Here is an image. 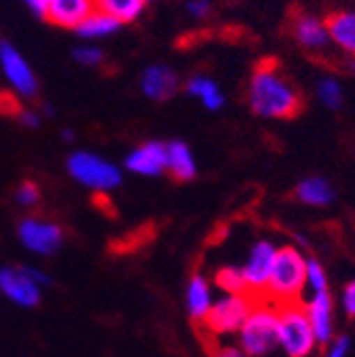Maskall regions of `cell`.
I'll return each mask as SVG.
<instances>
[{"instance_id": "cell-34", "label": "cell", "mask_w": 355, "mask_h": 357, "mask_svg": "<svg viewBox=\"0 0 355 357\" xmlns=\"http://www.w3.org/2000/svg\"><path fill=\"white\" fill-rule=\"evenodd\" d=\"M24 5L38 17L45 15V7H47V0H24Z\"/></svg>"}, {"instance_id": "cell-31", "label": "cell", "mask_w": 355, "mask_h": 357, "mask_svg": "<svg viewBox=\"0 0 355 357\" xmlns=\"http://www.w3.org/2000/svg\"><path fill=\"white\" fill-rule=\"evenodd\" d=\"M188 13L196 20H204L211 13V0H188Z\"/></svg>"}, {"instance_id": "cell-17", "label": "cell", "mask_w": 355, "mask_h": 357, "mask_svg": "<svg viewBox=\"0 0 355 357\" xmlns=\"http://www.w3.org/2000/svg\"><path fill=\"white\" fill-rule=\"evenodd\" d=\"M166 172L176 181H192L198 174V162L194 151L183 141L166 143Z\"/></svg>"}, {"instance_id": "cell-21", "label": "cell", "mask_w": 355, "mask_h": 357, "mask_svg": "<svg viewBox=\"0 0 355 357\" xmlns=\"http://www.w3.org/2000/svg\"><path fill=\"white\" fill-rule=\"evenodd\" d=\"M145 5H147L145 0H94L96 11L107 13L121 26L137 22L143 15Z\"/></svg>"}, {"instance_id": "cell-8", "label": "cell", "mask_w": 355, "mask_h": 357, "mask_svg": "<svg viewBox=\"0 0 355 357\" xmlns=\"http://www.w3.org/2000/svg\"><path fill=\"white\" fill-rule=\"evenodd\" d=\"M289 34L296 40V45L300 50H304L310 56H328L330 47H334L330 34H328V26L326 20L306 13V11H292L289 15Z\"/></svg>"}, {"instance_id": "cell-3", "label": "cell", "mask_w": 355, "mask_h": 357, "mask_svg": "<svg viewBox=\"0 0 355 357\" xmlns=\"http://www.w3.org/2000/svg\"><path fill=\"white\" fill-rule=\"evenodd\" d=\"M236 347L247 357H269L279 351V306L266 298L255 300L245 324L236 332Z\"/></svg>"}, {"instance_id": "cell-26", "label": "cell", "mask_w": 355, "mask_h": 357, "mask_svg": "<svg viewBox=\"0 0 355 357\" xmlns=\"http://www.w3.org/2000/svg\"><path fill=\"white\" fill-rule=\"evenodd\" d=\"M73 58L77 64L85 66V68H96L103 64L105 60V54L100 47H96V45H81V47H77L73 52Z\"/></svg>"}, {"instance_id": "cell-25", "label": "cell", "mask_w": 355, "mask_h": 357, "mask_svg": "<svg viewBox=\"0 0 355 357\" xmlns=\"http://www.w3.org/2000/svg\"><path fill=\"white\" fill-rule=\"evenodd\" d=\"M304 281H306V289H310V294L328 291V273H326V268L322 266L319 259L306 257V275H304Z\"/></svg>"}, {"instance_id": "cell-36", "label": "cell", "mask_w": 355, "mask_h": 357, "mask_svg": "<svg viewBox=\"0 0 355 357\" xmlns=\"http://www.w3.org/2000/svg\"><path fill=\"white\" fill-rule=\"evenodd\" d=\"M145 3H153V0H145Z\"/></svg>"}, {"instance_id": "cell-1", "label": "cell", "mask_w": 355, "mask_h": 357, "mask_svg": "<svg viewBox=\"0 0 355 357\" xmlns=\"http://www.w3.org/2000/svg\"><path fill=\"white\" fill-rule=\"evenodd\" d=\"M247 105L264 119H292L304 109V98L277 60H264L249 77Z\"/></svg>"}, {"instance_id": "cell-16", "label": "cell", "mask_w": 355, "mask_h": 357, "mask_svg": "<svg viewBox=\"0 0 355 357\" xmlns=\"http://www.w3.org/2000/svg\"><path fill=\"white\" fill-rule=\"evenodd\" d=\"M213 283L204 277V275H194L190 277L188 285H186V310L188 317L202 326L209 310L215 302V294H213Z\"/></svg>"}, {"instance_id": "cell-10", "label": "cell", "mask_w": 355, "mask_h": 357, "mask_svg": "<svg viewBox=\"0 0 355 357\" xmlns=\"http://www.w3.org/2000/svg\"><path fill=\"white\" fill-rule=\"evenodd\" d=\"M0 70L17 96L32 98L38 92V81L30 62L9 40H0Z\"/></svg>"}, {"instance_id": "cell-18", "label": "cell", "mask_w": 355, "mask_h": 357, "mask_svg": "<svg viewBox=\"0 0 355 357\" xmlns=\"http://www.w3.org/2000/svg\"><path fill=\"white\" fill-rule=\"evenodd\" d=\"M330 40L340 54L355 58V11H336L326 17Z\"/></svg>"}, {"instance_id": "cell-14", "label": "cell", "mask_w": 355, "mask_h": 357, "mask_svg": "<svg viewBox=\"0 0 355 357\" xmlns=\"http://www.w3.org/2000/svg\"><path fill=\"white\" fill-rule=\"evenodd\" d=\"M141 92L156 102H164L179 89V77L166 64H151L141 75Z\"/></svg>"}, {"instance_id": "cell-35", "label": "cell", "mask_w": 355, "mask_h": 357, "mask_svg": "<svg viewBox=\"0 0 355 357\" xmlns=\"http://www.w3.org/2000/svg\"><path fill=\"white\" fill-rule=\"evenodd\" d=\"M64 134V141H73V130H62Z\"/></svg>"}, {"instance_id": "cell-7", "label": "cell", "mask_w": 355, "mask_h": 357, "mask_svg": "<svg viewBox=\"0 0 355 357\" xmlns=\"http://www.w3.org/2000/svg\"><path fill=\"white\" fill-rule=\"evenodd\" d=\"M20 245L36 255V257H52L64 245V228L58 221L43 217V215H26L20 219L15 228Z\"/></svg>"}, {"instance_id": "cell-33", "label": "cell", "mask_w": 355, "mask_h": 357, "mask_svg": "<svg viewBox=\"0 0 355 357\" xmlns=\"http://www.w3.org/2000/svg\"><path fill=\"white\" fill-rule=\"evenodd\" d=\"M213 357H247L236 344L234 347H226V344H221L213 351Z\"/></svg>"}, {"instance_id": "cell-24", "label": "cell", "mask_w": 355, "mask_h": 357, "mask_svg": "<svg viewBox=\"0 0 355 357\" xmlns=\"http://www.w3.org/2000/svg\"><path fill=\"white\" fill-rule=\"evenodd\" d=\"M317 98H319V102L324 107H328L332 111H338L345 105V92H342V87L332 77H326V79H322L317 83Z\"/></svg>"}, {"instance_id": "cell-12", "label": "cell", "mask_w": 355, "mask_h": 357, "mask_svg": "<svg viewBox=\"0 0 355 357\" xmlns=\"http://www.w3.org/2000/svg\"><path fill=\"white\" fill-rule=\"evenodd\" d=\"M304 312L308 317V324L313 328V334L317 338L319 347H326L334 340V298L330 291L310 294L306 300H302Z\"/></svg>"}, {"instance_id": "cell-6", "label": "cell", "mask_w": 355, "mask_h": 357, "mask_svg": "<svg viewBox=\"0 0 355 357\" xmlns=\"http://www.w3.org/2000/svg\"><path fill=\"white\" fill-rule=\"evenodd\" d=\"M253 304L255 298L249 294H221L219 298H215L202 326L211 338L236 336Z\"/></svg>"}, {"instance_id": "cell-11", "label": "cell", "mask_w": 355, "mask_h": 357, "mask_svg": "<svg viewBox=\"0 0 355 357\" xmlns=\"http://www.w3.org/2000/svg\"><path fill=\"white\" fill-rule=\"evenodd\" d=\"M43 289L30 279L24 266H3L0 268V296L20 308H36L43 300Z\"/></svg>"}, {"instance_id": "cell-32", "label": "cell", "mask_w": 355, "mask_h": 357, "mask_svg": "<svg viewBox=\"0 0 355 357\" xmlns=\"http://www.w3.org/2000/svg\"><path fill=\"white\" fill-rule=\"evenodd\" d=\"M342 308L349 317H355V279L342 289Z\"/></svg>"}, {"instance_id": "cell-9", "label": "cell", "mask_w": 355, "mask_h": 357, "mask_svg": "<svg viewBox=\"0 0 355 357\" xmlns=\"http://www.w3.org/2000/svg\"><path fill=\"white\" fill-rule=\"evenodd\" d=\"M277 249L279 247L273 241L262 238V241L253 243L245 264L241 266L247 294L253 296L255 300L264 298L266 285H269V279H271L273 264H275V257H277Z\"/></svg>"}, {"instance_id": "cell-19", "label": "cell", "mask_w": 355, "mask_h": 357, "mask_svg": "<svg viewBox=\"0 0 355 357\" xmlns=\"http://www.w3.org/2000/svg\"><path fill=\"white\" fill-rule=\"evenodd\" d=\"M296 198L306 206H330L336 198L334 185L324 176H306L296 185Z\"/></svg>"}, {"instance_id": "cell-27", "label": "cell", "mask_w": 355, "mask_h": 357, "mask_svg": "<svg viewBox=\"0 0 355 357\" xmlns=\"http://www.w3.org/2000/svg\"><path fill=\"white\" fill-rule=\"evenodd\" d=\"M15 202L24 208H32L40 202V188L32 181H24L15 190Z\"/></svg>"}, {"instance_id": "cell-13", "label": "cell", "mask_w": 355, "mask_h": 357, "mask_svg": "<svg viewBox=\"0 0 355 357\" xmlns=\"http://www.w3.org/2000/svg\"><path fill=\"white\" fill-rule=\"evenodd\" d=\"M123 166L128 172L139 176H147V178L162 176L166 172V143L160 141L141 143L126 155Z\"/></svg>"}, {"instance_id": "cell-30", "label": "cell", "mask_w": 355, "mask_h": 357, "mask_svg": "<svg viewBox=\"0 0 355 357\" xmlns=\"http://www.w3.org/2000/svg\"><path fill=\"white\" fill-rule=\"evenodd\" d=\"M15 117H17V121H20L24 128L34 130V128L40 126V115H38L34 109H17V111H15Z\"/></svg>"}, {"instance_id": "cell-20", "label": "cell", "mask_w": 355, "mask_h": 357, "mask_svg": "<svg viewBox=\"0 0 355 357\" xmlns=\"http://www.w3.org/2000/svg\"><path fill=\"white\" fill-rule=\"evenodd\" d=\"M186 92L190 96H194L204 109L209 111H219L221 107L226 105V96L219 89V85L206 77V75H194L186 81Z\"/></svg>"}, {"instance_id": "cell-15", "label": "cell", "mask_w": 355, "mask_h": 357, "mask_svg": "<svg viewBox=\"0 0 355 357\" xmlns=\"http://www.w3.org/2000/svg\"><path fill=\"white\" fill-rule=\"evenodd\" d=\"M94 11V0H47L45 15L43 17L50 20L54 26L77 30L79 24Z\"/></svg>"}, {"instance_id": "cell-23", "label": "cell", "mask_w": 355, "mask_h": 357, "mask_svg": "<svg viewBox=\"0 0 355 357\" xmlns=\"http://www.w3.org/2000/svg\"><path fill=\"white\" fill-rule=\"evenodd\" d=\"M211 283L221 294H247L241 266H221V268H217Z\"/></svg>"}, {"instance_id": "cell-29", "label": "cell", "mask_w": 355, "mask_h": 357, "mask_svg": "<svg viewBox=\"0 0 355 357\" xmlns=\"http://www.w3.org/2000/svg\"><path fill=\"white\" fill-rule=\"evenodd\" d=\"M24 266V271L30 275V279L34 281V283H38L43 289H47L54 281H52V277L45 273V271H43V268H38V266H32V264H22Z\"/></svg>"}, {"instance_id": "cell-2", "label": "cell", "mask_w": 355, "mask_h": 357, "mask_svg": "<svg viewBox=\"0 0 355 357\" xmlns=\"http://www.w3.org/2000/svg\"><path fill=\"white\" fill-rule=\"evenodd\" d=\"M304 275H306V255L294 245L279 247L264 298L277 306L302 302L306 289Z\"/></svg>"}, {"instance_id": "cell-4", "label": "cell", "mask_w": 355, "mask_h": 357, "mask_svg": "<svg viewBox=\"0 0 355 357\" xmlns=\"http://www.w3.org/2000/svg\"><path fill=\"white\" fill-rule=\"evenodd\" d=\"M66 170L73 181L96 194H111L123 181L121 168L94 151L79 149L70 153L66 160Z\"/></svg>"}, {"instance_id": "cell-5", "label": "cell", "mask_w": 355, "mask_h": 357, "mask_svg": "<svg viewBox=\"0 0 355 357\" xmlns=\"http://www.w3.org/2000/svg\"><path fill=\"white\" fill-rule=\"evenodd\" d=\"M317 347L302 302L279 306V351L285 357H313Z\"/></svg>"}, {"instance_id": "cell-28", "label": "cell", "mask_w": 355, "mask_h": 357, "mask_svg": "<svg viewBox=\"0 0 355 357\" xmlns=\"http://www.w3.org/2000/svg\"><path fill=\"white\" fill-rule=\"evenodd\" d=\"M349 349H351V340L347 336H340V338H334L330 344H326V351L322 357H347Z\"/></svg>"}, {"instance_id": "cell-22", "label": "cell", "mask_w": 355, "mask_h": 357, "mask_svg": "<svg viewBox=\"0 0 355 357\" xmlns=\"http://www.w3.org/2000/svg\"><path fill=\"white\" fill-rule=\"evenodd\" d=\"M119 28H121L119 22H115L113 17H109L103 11H94L79 24L77 34L85 40H98V38H107V36L115 34Z\"/></svg>"}]
</instances>
